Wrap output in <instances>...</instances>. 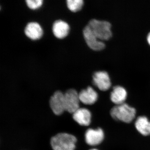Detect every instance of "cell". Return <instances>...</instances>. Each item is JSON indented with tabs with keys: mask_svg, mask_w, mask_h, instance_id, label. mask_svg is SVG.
<instances>
[{
	"mask_svg": "<svg viewBox=\"0 0 150 150\" xmlns=\"http://www.w3.org/2000/svg\"><path fill=\"white\" fill-rule=\"evenodd\" d=\"M136 110L126 103L115 105L110 111L111 117L116 121L130 123L136 117Z\"/></svg>",
	"mask_w": 150,
	"mask_h": 150,
	"instance_id": "obj_1",
	"label": "cell"
},
{
	"mask_svg": "<svg viewBox=\"0 0 150 150\" xmlns=\"http://www.w3.org/2000/svg\"><path fill=\"white\" fill-rule=\"evenodd\" d=\"M87 25L94 34L102 41H107L112 37V26L109 22L93 19L89 21Z\"/></svg>",
	"mask_w": 150,
	"mask_h": 150,
	"instance_id": "obj_2",
	"label": "cell"
},
{
	"mask_svg": "<svg viewBox=\"0 0 150 150\" xmlns=\"http://www.w3.org/2000/svg\"><path fill=\"white\" fill-rule=\"evenodd\" d=\"M77 139L68 133H59L51 138V144L54 150H74Z\"/></svg>",
	"mask_w": 150,
	"mask_h": 150,
	"instance_id": "obj_3",
	"label": "cell"
},
{
	"mask_svg": "<svg viewBox=\"0 0 150 150\" xmlns=\"http://www.w3.org/2000/svg\"><path fill=\"white\" fill-rule=\"evenodd\" d=\"M83 35L88 47L93 51H101L105 48V44L104 41L100 40L87 25L84 28Z\"/></svg>",
	"mask_w": 150,
	"mask_h": 150,
	"instance_id": "obj_4",
	"label": "cell"
},
{
	"mask_svg": "<svg viewBox=\"0 0 150 150\" xmlns=\"http://www.w3.org/2000/svg\"><path fill=\"white\" fill-rule=\"evenodd\" d=\"M92 82L99 90L107 91L112 86L111 79L109 74L104 71H97L92 76Z\"/></svg>",
	"mask_w": 150,
	"mask_h": 150,
	"instance_id": "obj_5",
	"label": "cell"
},
{
	"mask_svg": "<svg viewBox=\"0 0 150 150\" xmlns=\"http://www.w3.org/2000/svg\"><path fill=\"white\" fill-rule=\"evenodd\" d=\"M65 110L71 113H73L80 108V102L79 93L76 89L70 88L64 93Z\"/></svg>",
	"mask_w": 150,
	"mask_h": 150,
	"instance_id": "obj_6",
	"label": "cell"
},
{
	"mask_svg": "<svg viewBox=\"0 0 150 150\" xmlns=\"http://www.w3.org/2000/svg\"><path fill=\"white\" fill-rule=\"evenodd\" d=\"M49 104L52 111L56 115H60L65 111L64 93L60 90L55 91L50 98Z\"/></svg>",
	"mask_w": 150,
	"mask_h": 150,
	"instance_id": "obj_7",
	"label": "cell"
},
{
	"mask_svg": "<svg viewBox=\"0 0 150 150\" xmlns=\"http://www.w3.org/2000/svg\"><path fill=\"white\" fill-rule=\"evenodd\" d=\"M104 131L101 128L89 129L85 134L86 143L91 146H96L101 144L104 140Z\"/></svg>",
	"mask_w": 150,
	"mask_h": 150,
	"instance_id": "obj_8",
	"label": "cell"
},
{
	"mask_svg": "<svg viewBox=\"0 0 150 150\" xmlns=\"http://www.w3.org/2000/svg\"><path fill=\"white\" fill-rule=\"evenodd\" d=\"M24 33L26 37L30 40H40L43 37V30L42 26L37 22L28 23L25 28Z\"/></svg>",
	"mask_w": 150,
	"mask_h": 150,
	"instance_id": "obj_9",
	"label": "cell"
},
{
	"mask_svg": "<svg viewBox=\"0 0 150 150\" xmlns=\"http://www.w3.org/2000/svg\"><path fill=\"white\" fill-rule=\"evenodd\" d=\"M52 31L56 38L59 39H64L69 34L70 26L64 21L58 20L53 23Z\"/></svg>",
	"mask_w": 150,
	"mask_h": 150,
	"instance_id": "obj_10",
	"label": "cell"
},
{
	"mask_svg": "<svg viewBox=\"0 0 150 150\" xmlns=\"http://www.w3.org/2000/svg\"><path fill=\"white\" fill-rule=\"evenodd\" d=\"M79 95L80 102L86 105L94 104L97 101L98 98V93L90 86L82 90Z\"/></svg>",
	"mask_w": 150,
	"mask_h": 150,
	"instance_id": "obj_11",
	"label": "cell"
},
{
	"mask_svg": "<svg viewBox=\"0 0 150 150\" xmlns=\"http://www.w3.org/2000/svg\"><path fill=\"white\" fill-rule=\"evenodd\" d=\"M91 113L88 109L79 108L73 113V119L81 126H88L91 123Z\"/></svg>",
	"mask_w": 150,
	"mask_h": 150,
	"instance_id": "obj_12",
	"label": "cell"
},
{
	"mask_svg": "<svg viewBox=\"0 0 150 150\" xmlns=\"http://www.w3.org/2000/svg\"><path fill=\"white\" fill-rule=\"evenodd\" d=\"M128 96L127 91L121 86H115L110 94V99L115 105L125 103Z\"/></svg>",
	"mask_w": 150,
	"mask_h": 150,
	"instance_id": "obj_13",
	"label": "cell"
},
{
	"mask_svg": "<svg viewBox=\"0 0 150 150\" xmlns=\"http://www.w3.org/2000/svg\"><path fill=\"white\" fill-rule=\"evenodd\" d=\"M135 126L137 131L143 136H150V121L146 116H139L135 121Z\"/></svg>",
	"mask_w": 150,
	"mask_h": 150,
	"instance_id": "obj_14",
	"label": "cell"
},
{
	"mask_svg": "<svg viewBox=\"0 0 150 150\" xmlns=\"http://www.w3.org/2000/svg\"><path fill=\"white\" fill-rule=\"evenodd\" d=\"M67 8L73 13L77 12L81 10L84 5L83 0H66Z\"/></svg>",
	"mask_w": 150,
	"mask_h": 150,
	"instance_id": "obj_15",
	"label": "cell"
},
{
	"mask_svg": "<svg viewBox=\"0 0 150 150\" xmlns=\"http://www.w3.org/2000/svg\"><path fill=\"white\" fill-rule=\"evenodd\" d=\"M28 7L32 10L38 9L42 6L43 0H25Z\"/></svg>",
	"mask_w": 150,
	"mask_h": 150,
	"instance_id": "obj_16",
	"label": "cell"
},
{
	"mask_svg": "<svg viewBox=\"0 0 150 150\" xmlns=\"http://www.w3.org/2000/svg\"><path fill=\"white\" fill-rule=\"evenodd\" d=\"M146 40L148 44L150 46V32L148 34L147 36Z\"/></svg>",
	"mask_w": 150,
	"mask_h": 150,
	"instance_id": "obj_17",
	"label": "cell"
},
{
	"mask_svg": "<svg viewBox=\"0 0 150 150\" xmlns=\"http://www.w3.org/2000/svg\"><path fill=\"white\" fill-rule=\"evenodd\" d=\"M89 150H99L97 149H90Z\"/></svg>",
	"mask_w": 150,
	"mask_h": 150,
	"instance_id": "obj_18",
	"label": "cell"
}]
</instances>
